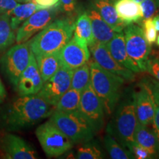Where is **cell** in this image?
<instances>
[{
	"label": "cell",
	"mask_w": 159,
	"mask_h": 159,
	"mask_svg": "<svg viewBox=\"0 0 159 159\" xmlns=\"http://www.w3.org/2000/svg\"><path fill=\"white\" fill-rule=\"evenodd\" d=\"M135 142L147 149L152 158H159V139L153 128H149L147 125L138 122L134 134Z\"/></svg>",
	"instance_id": "obj_20"
},
{
	"label": "cell",
	"mask_w": 159,
	"mask_h": 159,
	"mask_svg": "<svg viewBox=\"0 0 159 159\" xmlns=\"http://www.w3.org/2000/svg\"><path fill=\"white\" fill-rule=\"evenodd\" d=\"M104 158L102 150L95 142L91 140L82 143L77 150L75 158L78 159H101Z\"/></svg>",
	"instance_id": "obj_29"
},
{
	"label": "cell",
	"mask_w": 159,
	"mask_h": 159,
	"mask_svg": "<svg viewBox=\"0 0 159 159\" xmlns=\"http://www.w3.org/2000/svg\"><path fill=\"white\" fill-rule=\"evenodd\" d=\"M115 1H116V0H114V2H115ZM134 1H136V2H139V3H140L142 1V0H134Z\"/></svg>",
	"instance_id": "obj_43"
},
{
	"label": "cell",
	"mask_w": 159,
	"mask_h": 159,
	"mask_svg": "<svg viewBox=\"0 0 159 159\" xmlns=\"http://www.w3.org/2000/svg\"><path fill=\"white\" fill-rule=\"evenodd\" d=\"M35 57L43 82L50 78L62 66L59 57V51Z\"/></svg>",
	"instance_id": "obj_23"
},
{
	"label": "cell",
	"mask_w": 159,
	"mask_h": 159,
	"mask_svg": "<svg viewBox=\"0 0 159 159\" xmlns=\"http://www.w3.org/2000/svg\"><path fill=\"white\" fill-rule=\"evenodd\" d=\"M104 144L109 156L113 159H134L135 157L130 150L122 147L110 134L104 138Z\"/></svg>",
	"instance_id": "obj_28"
},
{
	"label": "cell",
	"mask_w": 159,
	"mask_h": 159,
	"mask_svg": "<svg viewBox=\"0 0 159 159\" xmlns=\"http://www.w3.org/2000/svg\"><path fill=\"white\" fill-rule=\"evenodd\" d=\"M156 2L157 5V8H158V11L159 12V0H156Z\"/></svg>",
	"instance_id": "obj_41"
},
{
	"label": "cell",
	"mask_w": 159,
	"mask_h": 159,
	"mask_svg": "<svg viewBox=\"0 0 159 159\" xmlns=\"http://www.w3.org/2000/svg\"><path fill=\"white\" fill-rule=\"evenodd\" d=\"M139 4L142 13V20L152 19L158 12L156 0H142Z\"/></svg>",
	"instance_id": "obj_32"
},
{
	"label": "cell",
	"mask_w": 159,
	"mask_h": 159,
	"mask_svg": "<svg viewBox=\"0 0 159 159\" xmlns=\"http://www.w3.org/2000/svg\"><path fill=\"white\" fill-rule=\"evenodd\" d=\"M91 81V67L90 62L75 69L72 71L71 80V88L75 90L82 91L86 88Z\"/></svg>",
	"instance_id": "obj_26"
},
{
	"label": "cell",
	"mask_w": 159,
	"mask_h": 159,
	"mask_svg": "<svg viewBox=\"0 0 159 159\" xmlns=\"http://www.w3.org/2000/svg\"><path fill=\"white\" fill-rule=\"evenodd\" d=\"M130 150L134 154L135 158L138 159H149L152 158L150 152L143 147L134 142V144L130 147Z\"/></svg>",
	"instance_id": "obj_33"
},
{
	"label": "cell",
	"mask_w": 159,
	"mask_h": 159,
	"mask_svg": "<svg viewBox=\"0 0 159 159\" xmlns=\"http://www.w3.org/2000/svg\"><path fill=\"white\" fill-rule=\"evenodd\" d=\"M112 57L119 64L134 73L141 72L138 65L130 58L125 47V40L123 32L116 33L108 43H105Z\"/></svg>",
	"instance_id": "obj_17"
},
{
	"label": "cell",
	"mask_w": 159,
	"mask_h": 159,
	"mask_svg": "<svg viewBox=\"0 0 159 159\" xmlns=\"http://www.w3.org/2000/svg\"><path fill=\"white\" fill-rule=\"evenodd\" d=\"M147 71H148L159 83V61L158 59L150 58Z\"/></svg>",
	"instance_id": "obj_35"
},
{
	"label": "cell",
	"mask_w": 159,
	"mask_h": 159,
	"mask_svg": "<svg viewBox=\"0 0 159 159\" xmlns=\"http://www.w3.org/2000/svg\"><path fill=\"white\" fill-rule=\"evenodd\" d=\"M81 92L70 88L62 95L55 106V110L62 112H72L78 110Z\"/></svg>",
	"instance_id": "obj_25"
},
{
	"label": "cell",
	"mask_w": 159,
	"mask_h": 159,
	"mask_svg": "<svg viewBox=\"0 0 159 159\" xmlns=\"http://www.w3.org/2000/svg\"><path fill=\"white\" fill-rule=\"evenodd\" d=\"M31 1H33V0H16L17 2H24V3L29 2H31Z\"/></svg>",
	"instance_id": "obj_40"
},
{
	"label": "cell",
	"mask_w": 159,
	"mask_h": 159,
	"mask_svg": "<svg viewBox=\"0 0 159 159\" xmlns=\"http://www.w3.org/2000/svg\"><path fill=\"white\" fill-rule=\"evenodd\" d=\"M91 85L103 103L105 112L114 113L121 96L125 79L105 70L95 61L90 62Z\"/></svg>",
	"instance_id": "obj_3"
},
{
	"label": "cell",
	"mask_w": 159,
	"mask_h": 159,
	"mask_svg": "<svg viewBox=\"0 0 159 159\" xmlns=\"http://www.w3.org/2000/svg\"><path fill=\"white\" fill-rule=\"evenodd\" d=\"M16 35L11 25L8 13L0 14V49L10 47L15 42Z\"/></svg>",
	"instance_id": "obj_27"
},
{
	"label": "cell",
	"mask_w": 159,
	"mask_h": 159,
	"mask_svg": "<svg viewBox=\"0 0 159 159\" xmlns=\"http://www.w3.org/2000/svg\"><path fill=\"white\" fill-rule=\"evenodd\" d=\"M89 49L94 61L102 68L122 77L125 80H134V72L119 64L111 55L105 43L94 41L92 44L89 46Z\"/></svg>",
	"instance_id": "obj_14"
},
{
	"label": "cell",
	"mask_w": 159,
	"mask_h": 159,
	"mask_svg": "<svg viewBox=\"0 0 159 159\" xmlns=\"http://www.w3.org/2000/svg\"><path fill=\"white\" fill-rule=\"evenodd\" d=\"M77 111L89 122L94 133L99 132L103 128L105 122L104 105L93 89L91 83L81 92Z\"/></svg>",
	"instance_id": "obj_9"
},
{
	"label": "cell",
	"mask_w": 159,
	"mask_h": 159,
	"mask_svg": "<svg viewBox=\"0 0 159 159\" xmlns=\"http://www.w3.org/2000/svg\"><path fill=\"white\" fill-rule=\"evenodd\" d=\"M114 0H92L91 5L105 22L116 33L123 31L126 25L119 19L114 7Z\"/></svg>",
	"instance_id": "obj_18"
},
{
	"label": "cell",
	"mask_w": 159,
	"mask_h": 159,
	"mask_svg": "<svg viewBox=\"0 0 159 159\" xmlns=\"http://www.w3.org/2000/svg\"><path fill=\"white\" fill-rule=\"evenodd\" d=\"M77 0H59L58 7L65 13L71 14L76 9Z\"/></svg>",
	"instance_id": "obj_34"
},
{
	"label": "cell",
	"mask_w": 159,
	"mask_h": 159,
	"mask_svg": "<svg viewBox=\"0 0 159 159\" xmlns=\"http://www.w3.org/2000/svg\"><path fill=\"white\" fill-rule=\"evenodd\" d=\"M18 4L16 0H0V14L9 13Z\"/></svg>",
	"instance_id": "obj_36"
},
{
	"label": "cell",
	"mask_w": 159,
	"mask_h": 159,
	"mask_svg": "<svg viewBox=\"0 0 159 159\" xmlns=\"http://www.w3.org/2000/svg\"><path fill=\"white\" fill-rule=\"evenodd\" d=\"M86 12L90 19L95 41L103 43H108L114 36L116 33V32L105 22V20L100 16L98 12L91 4Z\"/></svg>",
	"instance_id": "obj_19"
},
{
	"label": "cell",
	"mask_w": 159,
	"mask_h": 159,
	"mask_svg": "<svg viewBox=\"0 0 159 159\" xmlns=\"http://www.w3.org/2000/svg\"><path fill=\"white\" fill-rule=\"evenodd\" d=\"M0 156L6 159H36L35 150L25 139L7 134L0 139Z\"/></svg>",
	"instance_id": "obj_13"
},
{
	"label": "cell",
	"mask_w": 159,
	"mask_h": 159,
	"mask_svg": "<svg viewBox=\"0 0 159 159\" xmlns=\"http://www.w3.org/2000/svg\"><path fill=\"white\" fill-rule=\"evenodd\" d=\"M6 96V91L4 86V84L2 81V80L0 79V102L3 100Z\"/></svg>",
	"instance_id": "obj_38"
},
{
	"label": "cell",
	"mask_w": 159,
	"mask_h": 159,
	"mask_svg": "<svg viewBox=\"0 0 159 159\" xmlns=\"http://www.w3.org/2000/svg\"><path fill=\"white\" fill-rule=\"evenodd\" d=\"M35 135L43 152L48 157L62 156L68 152L74 144L49 120L38 127Z\"/></svg>",
	"instance_id": "obj_6"
},
{
	"label": "cell",
	"mask_w": 159,
	"mask_h": 159,
	"mask_svg": "<svg viewBox=\"0 0 159 159\" xmlns=\"http://www.w3.org/2000/svg\"><path fill=\"white\" fill-rule=\"evenodd\" d=\"M156 43H157V45H158V47H159V35H158V36H157V39H156Z\"/></svg>",
	"instance_id": "obj_42"
},
{
	"label": "cell",
	"mask_w": 159,
	"mask_h": 159,
	"mask_svg": "<svg viewBox=\"0 0 159 159\" xmlns=\"http://www.w3.org/2000/svg\"><path fill=\"white\" fill-rule=\"evenodd\" d=\"M132 96L138 122L147 126L152 125L155 111L154 99L147 79L139 83Z\"/></svg>",
	"instance_id": "obj_12"
},
{
	"label": "cell",
	"mask_w": 159,
	"mask_h": 159,
	"mask_svg": "<svg viewBox=\"0 0 159 159\" xmlns=\"http://www.w3.org/2000/svg\"><path fill=\"white\" fill-rule=\"evenodd\" d=\"M31 53L29 43L25 42L13 46L2 57L0 63L3 72L14 86L29 64Z\"/></svg>",
	"instance_id": "obj_8"
},
{
	"label": "cell",
	"mask_w": 159,
	"mask_h": 159,
	"mask_svg": "<svg viewBox=\"0 0 159 159\" xmlns=\"http://www.w3.org/2000/svg\"><path fill=\"white\" fill-rule=\"evenodd\" d=\"M123 30L128 55L138 65L142 72L147 71L150 61L151 45L145 39L142 28L134 23L127 25Z\"/></svg>",
	"instance_id": "obj_7"
},
{
	"label": "cell",
	"mask_w": 159,
	"mask_h": 159,
	"mask_svg": "<svg viewBox=\"0 0 159 159\" xmlns=\"http://www.w3.org/2000/svg\"><path fill=\"white\" fill-rule=\"evenodd\" d=\"M43 81L34 54L31 53L29 64L20 75L16 89L20 96L36 94L42 88Z\"/></svg>",
	"instance_id": "obj_15"
},
{
	"label": "cell",
	"mask_w": 159,
	"mask_h": 159,
	"mask_svg": "<svg viewBox=\"0 0 159 159\" xmlns=\"http://www.w3.org/2000/svg\"><path fill=\"white\" fill-rule=\"evenodd\" d=\"M59 57L61 64L74 70L88 62L90 58V52L88 46L79 43L72 37L60 49Z\"/></svg>",
	"instance_id": "obj_16"
},
{
	"label": "cell",
	"mask_w": 159,
	"mask_h": 159,
	"mask_svg": "<svg viewBox=\"0 0 159 159\" xmlns=\"http://www.w3.org/2000/svg\"><path fill=\"white\" fill-rule=\"evenodd\" d=\"M142 31L144 36L150 45L156 43L157 39V32L153 24L152 19H148L143 20Z\"/></svg>",
	"instance_id": "obj_31"
},
{
	"label": "cell",
	"mask_w": 159,
	"mask_h": 159,
	"mask_svg": "<svg viewBox=\"0 0 159 159\" xmlns=\"http://www.w3.org/2000/svg\"><path fill=\"white\" fill-rule=\"evenodd\" d=\"M72 71L62 65L50 78L43 82L37 94L55 108L62 95L71 88Z\"/></svg>",
	"instance_id": "obj_10"
},
{
	"label": "cell",
	"mask_w": 159,
	"mask_h": 159,
	"mask_svg": "<svg viewBox=\"0 0 159 159\" xmlns=\"http://www.w3.org/2000/svg\"><path fill=\"white\" fill-rule=\"evenodd\" d=\"M114 7L119 18L126 25L142 20L140 4L134 0H116Z\"/></svg>",
	"instance_id": "obj_21"
},
{
	"label": "cell",
	"mask_w": 159,
	"mask_h": 159,
	"mask_svg": "<svg viewBox=\"0 0 159 159\" xmlns=\"http://www.w3.org/2000/svg\"><path fill=\"white\" fill-rule=\"evenodd\" d=\"M72 37L79 43L88 47L92 44L95 41L90 19L86 11L81 13L75 21V29Z\"/></svg>",
	"instance_id": "obj_22"
},
{
	"label": "cell",
	"mask_w": 159,
	"mask_h": 159,
	"mask_svg": "<svg viewBox=\"0 0 159 159\" xmlns=\"http://www.w3.org/2000/svg\"><path fill=\"white\" fill-rule=\"evenodd\" d=\"M40 9H42V7L37 5L34 1L25 4H18L15 8L8 13L11 18L12 29L13 30H17L25 20Z\"/></svg>",
	"instance_id": "obj_24"
},
{
	"label": "cell",
	"mask_w": 159,
	"mask_h": 159,
	"mask_svg": "<svg viewBox=\"0 0 159 159\" xmlns=\"http://www.w3.org/2000/svg\"><path fill=\"white\" fill-rule=\"evenodd\" d=\"M53 111L54 107L37 94L25 95L12 102L3 117L7 128L16 130L35 125Z\"/></svg>",
	"instance_id": "obj_1"
},
{
	"label": "cell",
	"mask_w": 159,
	"mask_h": 159,
	"mask_svg": "<svg viewBox=\"0 0 159 159\" xmlns=\"http://www.w3.org/2000/svg\"><path fill=\"white\" fill-rule=\"evenodd\" d=\"M138 119L132 94L121 102L115 114L114 122L112 131L114 132L122 146L130 150L134 144V134L136 131Z\"/></svg>",
	"instance_id": "obj_5"
},
{
	"label": "cell",
	"mask_w": 159,
	"mask_h": 159,
	"mask_svg": "<svg viewBox=\"0 0 159 159\" xmlns=\"http://www.w3.org/2000/svg\"><path fill=\"white\" fill-rule=\"evenodd\" d=\"M147 80L152 91L154 99L155 111L153 120H152L153 130L159 139V83L154 79H147Z\"/></svg>",
	"instance_id": "obj_30"
},
{
	"label": "cell",
	"mask_w": 159,
	"mask_h": 159,
	"mask_svg": "<svg viewBox=\"0 0 159 159\" xmlns=\"http://www.w3.org/2000/svg\"><path fill=\"white\" fill-rule=\"evenodd\" d=\"M49 121L73 143L82 144L94 138V131L78 111L62 112L54 110Z\"/></svg>",
	"instance_id": "obj_4"
},
{
	"label": "cell",
	"mask_w": 159,
	"mask_h": 159,
	"mask_svg": "<svg viewBox=\"0 0 159 159\" xmlns=\"http://www.w3.org/2000/svg\"><path fill=\"white\" fill-rule=\"evenodd\" d=\"M57 9L58 4L49 8H42L35 12L17 29L16 43L27 42L32 36L45 28L56 16Z\"/></svg>",
	"instance_id": "obj_11"
},
{
	"label": "cell",
	"mask_w": 159,
	"mask_h": 159,
	"mask_svg": "<svg viewBox=\"0 0 159 159\" xmlns=\"http://www.w3.org/2000/svg\"><path fill=\"white\" fill-rule=\"evenodd\" d=\"M152 21L157 32H159V14L152 18Z\"/></svg>",
	"instance_id": "obj_39"
},
{
	"label": "cell",
	"mask_w": 159,
	"mask_h": 159,
	"mask_svg": "<svg viewBox=\"0 0 159 159\" xmlns=\"http://www.w3.org/2000/svg\"><path fill=\"white\" fill-rule=\"evenodd\" d=\"M37 5L41 6L42 8H49L58 4L59 0H33Z\"/></svg>",
	"instance_id": "obj_37"
},
{
	"label": "cell",
	"mask_w": 159,
	"mask_h": 159,
	"mask_svg": "<svg viewBox=\"0 0 159 159\" xmlns=\"http://www.w3.org/2000/svg\"><path fill=\"white\" fill-rule=\"evenodd\" d=\"M75 21L69 18L59 19L39 32L28 41L35 56L59 51L73 36Z\"/></svg>",
	"instance_id": "obj_2"
}]
</instances>
